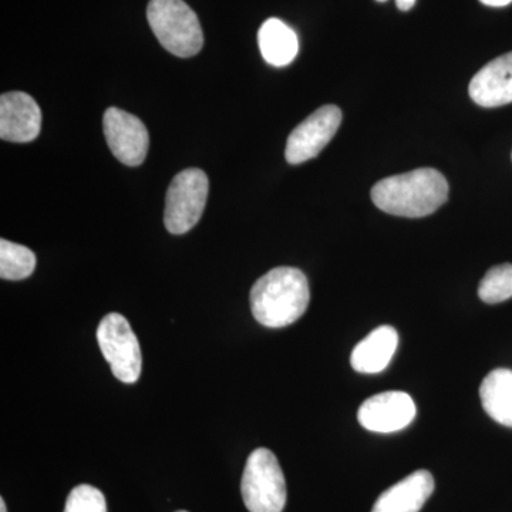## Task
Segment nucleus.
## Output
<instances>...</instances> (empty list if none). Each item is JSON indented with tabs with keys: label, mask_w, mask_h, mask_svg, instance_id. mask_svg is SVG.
Masks as SVG:
<instances>
[{
	"label": "nucleus",
	"mask_w": 512,
	"mask_h": 512,
	"mask_svg": "<svg viewBox=\"0 0 512 512\" xmlns=\"http://www.w3.org/2000/svg\"><path fill=\"white\" fill-rule=\"evenodd\" d=\"M446 177L434 168H417L409 173L383 178L370 192L379 210L404 218L434 214L448 200Z\"/></svg>",
	"instance_id": "1"
},
{
	"label": "nucleus",
	"mask_w": 512,
	"mask_h": 512,
	"mask_svg": "<svg viewBox=\"0 0 512 512\" xmlns=\"http://www.w3.org/2000/svg\"><path fill=\"white\" fill-rule=\"evenodd\" d=\"M210 181L200 168H187L173 178L165 197L164 224L168 232L191 231L204 214Z\"/></svg>",
	"instance_id": "5"
},
{
	"label": "nucleus",
	"mask_w": 512,
	"mask_h": 512,
	"mask_svg": "<svg viewBox=\"0 0 512 512\" xmlns=\"http://www.w3.org/2000/svg\"><path fill=\"white\" fill-rule=\"evenodd\" d=\"M342 111L338 106L328 104L320 107L305 121H302L286 143V161L298 165L318 157L339 130Z\"/></svg>",
	"instance_id": "7"
},
{
	"label": "nucleus",
	"mask_w": 512,
	"mask_h": 512,
	"mask_svg": "<svg viewBox=\"0 0 512 512\" xmlns=\"http://www.w3.org/2000/svg\"><path fill=\"white\" fill-rule=\"evenodd\" d=\"M377 2H386V0H377Z\"/></svg>",
	"instance_id": "22"
},
{
	"label": "nucleus",
	"mask_w": 512,
	"mask_h": 512,
	"mask_svg": "<svg viewBox=\"0 0 512 512\" xmlns=\"http://www.w3.org/2000/svg\"><path fill=\"white\" fill-rule=\"evenodd\" d=\"M64 512H107L106 497L92 485H77L67 497Z\"/></svg>",
	"instance_id": "18"
},
{
	"label": "nucleus",
	"mask_w": 512,
	"mask_h": 512,
	"mask_svg": "<svg viewBox=\"0 0 512 512\" xmlns=\"http://www.w3.org/2000/svg\"><path fill=\"white\" fill-rule=\"evenodd\" d=\"M0 512H8V508H6V503L3 498H0Z\"/></svg>",
	"instance_id": "21"
},
{
	"label": "nucleus",
	"mask_w": 512,
	"mask_h": 512,
	"mask_svg": "<svg viewBox=\"0 0 512 512\" xmlns=\"http://www.w3.org/2000/svg\"><path fill=\"white\" fill-rule=\"evenodd\" d=\"M104 136L113 156L128 167H138L146 160L150 137L143 121L127 111L110 107L104 113Z\"/></svg>",
	"instance_id": "8"
},
{
	"label": "nucleus",
	"mask_w": 512,
	"mask_h": 512,
	"mask_svg": "<svg viewBox=\"0 0 512 512\" xmlns=\"http://www.w3.org/2000/svg\"><path fill=\"white\" fill-rule=\"evenodd\" d=\"M36 268V255L29 248L15 242L0 241V276L6 281L29 278Z\"/></svg>",
	"instance_id": "16"
},
{
	"label": "nucleus",
	"mask_w": 512,
	"mask_h": 512,
	"mask_svg": "<svg viewBox=\"0 0 512 512\" xmlns=\"http://www.w3.org/2000/svg\"><path fill=\"white\" fill-rule=\"evenodd\" d=\"M397 8L406 12V10H410L416 5V0H396Z\"/></svg>",
	"instance_id": "20"
},
{
	"label": "nucleus",
	"mask_w": 512,
	"mask_h": 512,
	"mask_svg": "<svg viewBox=\"0 0 512 512\" xmlns=\"http://www.w3.org/2000/svg\"><path fill=\"white\" fill-rule=\"evenodd\" d=\"M177 512H188V511H177Z\"/></svg>",
	"instance_id": "23"
},
{
	"label": "nucleus",
	"mask_w": 512,
	"mask_h": 512,
	"mask_svg": "<svg viewBox=\"0 0 512 512\" xmlns=\"http://www.w3.org/2000/svg\"><path fill=\"white\" fill-rule=\"evenodd\" d=\"M147 19L171 55L187 59L200 53L204 45L200 19L184 0H150Z\"/></svg>",
	"instance_id": "3"
},
{
	"label": "nucleus",
	"mask_w": 512,
	"mask_h": 512,
	"mask_svg": "<svg viewBox=\"0 0 512 512\" xmlns=\"http://www.w3.org/2000/svg\"><path fill=\"white\" fill-rule=\"evenodd\" d=\"M480 399L491 419L512 427V370L497 369L488 373L480 386Z\"/></svg>",
	"instance_id": "15"
},
{
	"label": "nucleus",
	"mask_w": 512,
	"mask_h": 512,
	"mask_svg": "<svg viewBox=\"0 0 512 512\" xmlns=\"http://www.w3.org/2000/svg\"><path fill=\"white\" fill-rule=\"evenodd\" d=\"M399 345V335L392 326H380L353 349L350 363L353 369L365 375L383 372L392 362Z\"/></svg>",
	"instance_id": "13"
},
{
	"label": "nucleus",
	"mask_w": 512,
	"mask_h": 512,
	"mask_svg": "<svg viewBox=\"0 0 512 512\" xmlns=\"http://www.w3.org/2000/svg\"><path fill=\"white\" fill-rule=\"evenodd\" d=\"M258 43L265 62L275 67L288 66L298 56V36L279 19L265 20L259 29Z\"/></svg>",
	"instance_id": "14"
},
{
	"label": "nucleus",
	"mask_w": 512,
	"mask_h": 512,
	"mask_svg": "<svg viewBox=\"0 0 512 512\" xmlns=\"http://www.w3.org/2000/svg\"><path fill=\"white\" fill-rule=\"evenodd\" d=\"M416 414V404L409 394L386 392L365 400L359 407L357 419L366 430L389 434L406 429Z\"/></svg>",
	"instance_id": "9"
},
{
	"label": "nucleus",
	"mask_w": 512,
	"mask_h": 512,
	"mask_svg": "<svg viewBox=\"0 0 512 512\" xmlns=\"http://www.w3.org/2000/svg\"><path fill=\"white\" fill-rule=\"evenodd\" d=\"M484 5L491 6V8H504V6L510 5L512 0H480Z\"/></svg>",
	"instance_id": "19"
},
{
	"label": "nucleus",
	"mask_w": 512,
	"mask_h": 512,
	"mask_svg": "<svg viewBox=\"0 0 512 512\" xmlns=\"http://www.w3.org/2000/svg\"><path fill=\"white\" fill-rule=\"evenodd\" d=\"M42 111L32 96L10 92L0 97V138L10 143H30L40 134Z\"/></svg>",
	"instance_id": "10"
},
{
	"label": "nucleus",
	"mask_w": 512,
	"mask_h": 512,
	"mask_svg": "<svg viewBox=\"0 0 512 512\" xmlns=\"http://www.w3.org/2000/svg\"><path fill=\"white\" fill-rule=\"evenodd\" d=\"M97 342L113 375L126 384L136 383L141 375L143 357L140 343L130 323L120 313H109L97 328Z\"/></svg>",
	"instance_id": "6"
},
{
	"label": "nucleus",
	"mask_w": 512,
	"mask_h": 512,
	"mask_svg": "<svg viewBox=\"0 0 512 512\" xmlns=\"http://www.w3.org/2000/svg\"><path fill=\"white\" fill-rule=\"evenodd\" d=\"M468 93L474 103L487 109L512 103V52L485 64L471 79Z\"/></svg>",
	"instance_id": "11"
},
{
	"label": "nucleus",
	"mask_w": 512,
	"mask_h": 512,
	"mask_svg": "<svg viewBox=\"0 0 512 512\" xmlns=\"http://www.w3.org/2000/svg\"><path fill=\"white\" fill-rule=\"evenodd\" d=\"M434 491V478L430 471L417 470L384 491L372 512H419Z\"/></svg>",
	"instance_id": "12"
},
{
	"label": "nucleus",
	"mask_w": 512,
	"mask_h": 512,
	"mask_svg": "<svg viewBox=\"0 0 512 512\" xmlns=\"http://www.w3.org/2000/svg\"><path fill=\"white\" fill-rule=\"evenodd\" d=\"M311 301L309 282L298 268L281 266L266 272L249 295L254 318L266 328L279 329L301 318Z\"/></svg>",
	"instance_id": "2"
},
{
	"label": "nucleus",
	"mask_w": 512,
	"mask_h": 512,
	"mask_svg": "<svg viewBox=\"0 0 512 512\" xmlns=\"http://www.w3.org/2000/svg\"><path fill=\"white\" fill-rule=\"evenodd\" d=\"M242 500L249 512H282L286 483L278 458L268 448H256L248 457L241 481Z\"/></svg>",
	"instance_id": "4"
},
{
	"label": "nucleus",
	"mask_w": 512,
	"mask_h": 512,
	"mask_svg": "<svg viewBox=\"0 0 512 512\" xmlns=\"http://www.w3.org/2000/svg\"><path fill=\"white\" fill-rule=\"evenodd\" d=\"M478 296L488 305H495L512 298V264L491 268L478 286Z\"/></svg>",
	"instance_id": "17"
}]
</instances>
